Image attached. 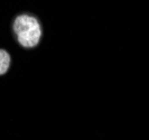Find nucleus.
Instances as JSON below:
<instances>
[{
	"mask_svg": "<svg viewBox=\"0 0 149 140\" xmlns=\"http://www.w3.org/2000/svg\"><path fill=\"white\" fill-rule=\"evenodd\" d=\"M14 31L18 43L26 47L31 48L39 43L42 37V28L38 20L28 15L18 16L14 22Z\"/></svg>",
	"mask_w": 149,
	"mask_h": 140,
	"instance_id": "f257e3e1",
	"label": "nucleus"
},
{
	"mask_svg": "<svg viewBox=\"0 0 149 140\" xmlns=\"http://www.w3.org/2000/svg\"><path fill=\"white\" fill-rule=\"evenodd\" d=\"M10 66V55L5 49H0V75L7 73Z\"/></svg>",
	"mask_w": 149,
	"mask_h": 140,
	"instance_id": "f03ea898",
	"label": "nucleus"
}]
</instances>
